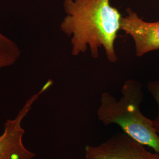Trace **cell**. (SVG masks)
I'll use <instances>...</instances> for the list:
<instances>
[{
  "label": "cell",
  "mask_w": 159,
  "mask_h": 159,
  "mask_svg": "<svg viewBox=\"0 0 159 159\" xmlns=\"http://www.w3.org/2000/svg\"><path fill=\"white\" fill-rule=\"evenodd\" d=\"M85 159H159V153L125 133H118L97 146H86Z\"/></svg>",
  "instance_id": "cell-4"
},
{
  "label": "cell",
  "mask_w": 159,
  "mask_h": 159,
  "mask_svg": "<svg viewBox=\"0 0 159 159\" xmlns=\"http://www.w3.org/2000/svg\"><path fill=\"white\" fill-rule=\"evenodd\" d=\"M148 90L158 106V114L153 120L154 128L159 135V81H152L148 83Z\"/></svg>",
  "instance_id": "cell-7"
},
{
  "label": "cell",
  "mask_w": 159,
  "mask_h": 159,
  "mask_svg": "<svg viewBox=\"0 0 159 159\" xmlns=\"http://www.w3.org/2000/svg\"><path fill=\"white\" fill-rule=\"evenodd\" d=\"M63 7L66 16L60 29L71 37V54L84 53L89 47L91 56L97 58L103 47L108 61L116 63L114 46L122 17L110 0H64Z\"/></svg>",
  "instance_id": "cell-1"
},
{
  "label": "cell",
  "mask_w": 159,
  "mask_h": 159,
  "mask_svg": "<svg viewBox=\"0 0 159 159\" xmlns=\"http://www.w3.org/2000/svg\"><path fill=\"white\" fill-rule=\"evenodd\" d=\"M121 30L130 36L135 44L137 57L159 50V21L147 22L129 8L121 20Z\"/></svg>",
  "instance_id": "cell-5"
},
{
  "label": "cell",
  "mask_w": 159,
  "mask_h": 159,
  "mask_svg": "<svg viewBox=\"0 0 159 159\" xmlns=\"http://www.w3.org/2000/svg\"><path fill=\"white\" fill-rule=\"evenodd\" d=\"M143 99L142 84L136 80H128L121 89L119 100L107 92L102 93L97 111V117L106 126L119 125L134 140L159 153V135L153 121L140 110Z\"/></svg>",
  "instance_id": "cell-2"
},
{
  "label": "cell",
  "mask_w": 159,
  "mask_h": 159,
  "mask_svg": "<svg viewBox=\"0 0 159 159\" xmlns=\"http://www.w3.org/2000/svg\"><path fill=\"white\" fill-rule=\"evenodd\" d=\"M52 84V80H48L40 91L34 94L26 102L15 119L6 121L4 132L0 135V159H34L35 154L26 148L23 144L25 130L21 126V123L34 102Z\"/></svg>",
  "instance_id": "cell-3"
},
{
  "label": "cell",
  "mask_w": 159,
  "mask_h": 159,
  "mask_svg": "<svg viewBox=\"0 0 159 159\" xmlns=\"http://www.w3.org/2000/svg\"><path fill=\"white\" fill-rule=\"evenodd\" d=\"M21 56L17 44L0 31V68L14 64Z\"/></svg>",
  "instance_id": "cell-6"
}]
</instances>
